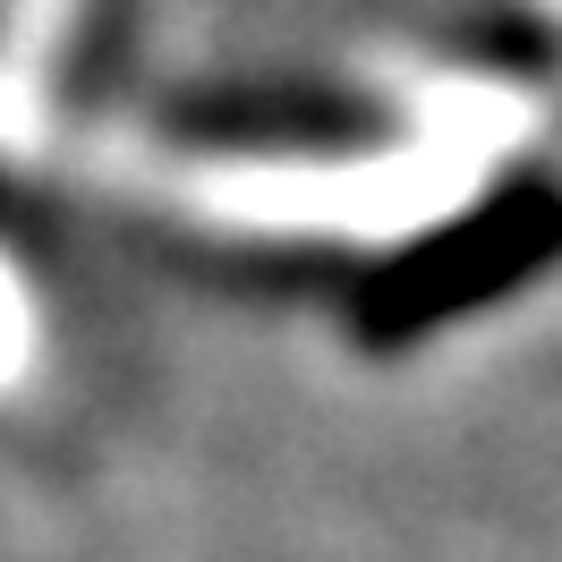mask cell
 I'll return each mask as SVG.
<instances>
[{"mask_svg": "<svg viewBox=\"0 0 562 562\" xmlns=\"http://www.w3.org/2000/svg\"><path fill=\"white\" fill-rule=\"evenodd\" d=\"M562 222L546 196H494L477 222H460L435 239L426 265H401V290H392V307H409V316H443L460 290H494V281H520L546 239H554Z\"/></svg>", "mask_w": 562, "mask_h": 562, "instance_id": "cell-1", "label": "cell"}]
</instances>
